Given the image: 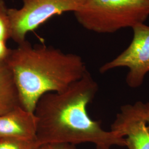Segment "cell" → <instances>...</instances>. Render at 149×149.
Masks as SVG:
<instances>
[{
  "label": "cell",
  "instance_id": "obj_1",
  "mask_svg": "<svg viewBox=\"0 0 149 149\" xmlns=\"http://www.w3.org/2000/svg\"><path fill=\"white\" fill-rule=\"evenodd\" d=\"M98 85L87 71L65 90L42 96L36 104V140L39 145L90 143L109 147H125V139L106 131L89 116L87 108L95 98Z\"/></svg>",
  "mask_w": 149,
  "mask_h": 149
},
{
  "label": "cell",
  "instance_id": "obj_14",
  "mask_svg": "<svg viewBox=\"0 0 149 149\" xmlns=\"http://www.w3.org/2000/svg\"><path fill=\"white\" fill-rule=\"evenodd\" d=\"M111 147L106 145H96V149H111Z\"/></svg>",
  "mask_w": 149,
  "mask_h": 149
},
{
  "label": "cell",
  "instance_id": "obj_12",
  "mask_svg": "<svg viewBox=\"0 0 149 149\" xmlns=\"http://www.w3.org/2000/svg\"><path fill=\"white\" fill-rule=\"evenodd\" d=\"M39 149H77L76 145L65 143H52L40 145Z\"/></svg>",
  "mask_w": 149,
  "mask_h": 149
},
{
  "label": "cell",
  "instance_id": "obj_8",
  "mask_svg": "<svg viewBox=\"0 0 149 149\" xmlns=\"http://www.w3.org/2000/svg\"><path fill=\"white\" fill-rule=\"evenodd\" d=\"M21 106L11 71L6 63L0 64V116Z\"/></svg>",
  "mask_w": 149,
  "mask_h": 149
},
{
  "label": "cell",
  "instance_id": "obj_2",
  "mask_svg": "<svg viewBox=\"0 0 149 149\" xmlns=\"http://www.w3.org/2000/svg\"><path fill=\"white\" fill-rule=\"evenodd\" d=\"M18 91L21 106L34 113L39 99L64 91L88 71L82 58L44 45L27 41L12 49L6 61Z\"/></svg>",
  "mask_w": 149,
  "mask_h": 149
},
{
  "label": "cell",
  "instance_id": "obj_7",
  "mask_svg": "<svg viewBox=\"0 0 149 149\" xmlns=\"http://www.w3.org/2000/svg\"><path fill=\"white\" fill-rule=\"evenodd\" d=\"M37 118L34 113L19 106L0 116V139H36Z\"/></svg>",
  "mask_w": 149,
  "mask_h": 149
},
{
  "label": "cell",
  "instance_id": "obj_4",
  "mask_svg": "<svg viewBox=\"0 0 149 149\" xmlns=\"http://www.w3.org/2000/svg\"><path fill=\"white\" fill-rule=\"evenodd\" d=\"M19 8H8L11 38L19 44L26 41L27 34L34 31L49 19L65 12L74 13L86 0H22Z\"/></svg>",
  "mask_w": 149,
  "mask_h": 149
},
{
  "label": "cell",
  "instance_id": "obj_11",
  "mask_svg": "<svg viewBox=\"0 0 149 149\" xmlns=\"http://www.w3.org/2000/svg\"><path fill=\"white\" fill-rule=\"evenodd\" d=\"M131 106L134 111L145 122L149 131V102H136Z\"/></svg>",
  "mask_w": 149,
  "mask_h": 149
},
{
  "label": "cell",
  "instance_id": "obj_5",
  "mask_svg": "<svg viewBox=\"0 0 149 149\" xmlns=\"http://www.w3.org/2000/svg\"><path fill=\"white\" fill-rule=\"evenodd\" d=\"M133 30V38L128 48L115 59L102 65L100 72L105 73L117 68H128L127 84L135 88L142 85L149 72V26L139 24Z\"/></svg>",
  "mask_w": 149,
  "mask_h": 149
},
{
  "label": "cell",
  "instance_id": "obj_13",
  "mask_svg": "<svg viewBox=\"0 0 149 149\" xmlns=\"http://www.w3.org/2000/svg\"><path fill=\"white\" fill-rule=\"evenodd\" d=\"M11 49L7 46V42L0 40V64L5 63L11 52Z\"/></svg>",
  "mask_w": 149,
  "mask_h": 149
},
{
  "label": "cell",
  "instance_id": "obj_6",
  "mask_svg": "<svg viewBox=\"0 0 149 149\" xmlns=\"http://www.w3.org/2000/svg\"><path fill=\"white\" fill-rule=\"evenodd\" d=\"M111 130L125 138V147L128 149H149V131L146 124L134 111L131 104L121 107Z\"/></svg>",
  "mask_w": 149,
  "mask_h": 149
},
{
  "label": "cell",
  "instance_id": "obj_10",
  "mask_svg": "<svg viewBox=\"0 0 149 149\" xmlns=\"http://www.w3.org/2000/svg\"><path fill=\"white\" fill-rule=\"evenodd\" d=\"M8 10L5 0H0V40L6 42L11 38V24Z\"/></svg>",
  "mask_w": 149,
  "mask_h": 149
},
{
  "label": "cell",
  "instance_id": "obj_9",
  "mask_svg": "<svg viewBox=\"0 0 149 149\" xmlns=\"http://www.w3.org/2000/svg\"><path fill=\"white\" fill-rule=\"evenodd\" d=\"M40 146L36 139H0V149H39Z\"/></svg>",
  "mask_w": 149,
  "mask_h": 149
},
{
  "label": "cell",
  "instance_id": "obj_3",
  "mask_svg": "<svg viewBox=\"0 0 149 149\" xmlns=\"http://www.w3.org/2000/svg\"><path fill=\"white\" fill-rule=\"evenodd\" d=\"M74 13L86 29L112 33L144 23L149 17V0H86Z\"/></svg>",
  "mask_w": 149,
  "mask_h": 149
}]
</instances>
